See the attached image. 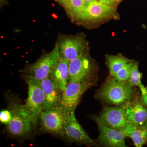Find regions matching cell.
<instances>
[{
  "label": "cell",
  "instance_id": "obj_24",
  "mask_svg": "<svg viewBox=\"0 0 147 147\" xmlns=\"http://www.w3.org/2000/svg\"><path fill=\"white\" fill-rule=\"evenodd\" d=\"M83 1L85 3L87 6H88L92 3L98 1V0H83Z\"/></svg>",
  "mask_w": 147,
  "mask_h": 147
},
{
  "label": "cell",
  "instance_id": "obj_11",
  "mask_svg": "<svg viewBox=\"0 0 147 147\" xmlns=\"http://www.w3.org/2000/svg\"><path fill=\"white\" fill-rule=\"evenodd\" d=\"M94 119L98 125L99 134L98 142L106 147H126V136L121 130L111 128L102 123L95 116Z\"/></svg>",
  "mask_w": 147,
  "mask_h": 147
},
{
  "label": "cell",
  "instance_id": "obj_27",
  "mask_svg": "<svg viewBox=\"0 0 147 147\" xmlns=\"http://www.w3.org/2000/svg\"><path fill=\"white\" fill-rule=\"evenodd\" d=\"M56 1H59V0H56Z\"/></svg>",
  "mask_w": 147,
  "mask_h": 147
},
{
  "label": "cell",
  "instance_id": "obj_9",
  "mask_svg": "<svg viewBox=\"0 0 147 147\" xmlns=\"http://www.w3.org/2000/svg\"><path fill=\"white\" fill-rule=\"evenodd\" d=\"M125 111L126 103L119 107H105L99 117H95L106 126L121 130L129 123Z\"/></svg>",
  "mask_w": 147,
  "mask_h": 147
},
{
  "label": "cell",
  "instance_id": "obj_12",
  "mask_svg": "<svg viewBox=\"0 0 147 147\" xmlns=\"http://www.w3.org/2000/svg\"><path fill=\"white\" fill-rule=\"evenodd\" d=\"M65 134L72 142L89 146H96L95 140L89 137L77 121L75 110L68 116L64 125Z\"/></svg>",
  "mask_w": 147,
  "mask_h": 147
},
{
  "label": "cell",
  "instance_id": "obj_4",
  "mask_svg": "<svg viewBox=\"0 0 147 147\" xmlns=\"http://www.w3.org/2000/svg\"><path fill=\"white\" fill-rule=\"evenodd\" d=\"M59 58V47L56 44L50 53L43 55L35 63L29 65L26 70L27 73L41 82L49 76Z\"/></svg>",
  "mask_w": 147,
  "mask_h": 147
},
{
  "label": "cell",
  "instance_id": "obj_25",
  "mask_svg": "<svg viewBox=\"0 0 147 147\" xmlns=\"http://www.w3.org/2000/svg\"><path fill=\"white\" fill-rule=\"evenodd\" d=\"M122 1V0H115V1Z\"/></svg>",
  "mask_w": 147,
  "mask_h": 147
},
{
  "label": "cell",
  "instance_id": "obj_18",
  "mask_svg": "<svg viewBox=\"0 0 147 147\" xmlns=\"http://www.w3.org/2000/svg\"><path fill=\"white\" fill-rule=\"evenodd\" d=\"M106 59V64L110 75L113 76L127 64L132 62L120 54L118 55H107Z\"/></svg>",
  "mask_w": 147,
  "mask_h": 147
},
{
  "label": "cell",
  "instance_id": "obj_5",
  "mask_svg": "<svg viewBox=\"0 0 147 147\" xmlns=\"http://www.w3.org/2000/svg\"><path fill=\"white\" fill-rule=\"evenodd\" d=\"M60 56L69 61L83 55L86 46L84 36L81 35L60 36L57 42Z\"/></svg>",
  "mask_w": 147,
  "mask_h": 147
},
{
  "label": "cell",
  "instance_id": "obj_15",
  "mask_svg": "<svg viewBox=\"0 0 147 147\" xmlns=\"http://www.w3.org/2000/svg\"><path fill=\"white\" fill-rule=\"evenodd\" d=\"M40 82L45 94L43 110H49L59 105L62 96L61 91L55 86L49 76Z\"/></svg>",
  "mask_w": 147,
  "mask_h": 147
},
{
  "label": "cell",
  "instance_id": "obj_8",
  "mask_svg": "<svg viewBox=\"0 0 147 147\" xmlns=\"http://www.w3.org/2000/svg\"><path fill=\"white\" fill-rule=\"evenodd\" d=\"M69 69V82H91L93 67L91 61L85 53L70 61Z\"/></svg>",
  "mask_w": 147,
  "mask_h": 147
},
{
  "label": "cell",
  "instance_id": "obj_3",
  "mask_svg": "<svg viewBox=\"0 0 147 147\" xmlns=\"http://www.w3.org/2000/svg\"><path fill=\"white\" fill-rule=\"evenodd\" d=\"M69 114L60 105L42 112L40 115L45 131L60 135L65 134L64 125Z\"/></svg>",
  "mask_w": 147,
  "mask_h": 147
},
{
  "label": "cell",
  "instance_id": "obj_1",
  "mask_svg": "<svg viewBox=\"0 0 147 147\" xmlns=\"http://www.w3.org/2000/svg\"><path fill=\"white\" fill-rule=\"evenodd\" d=\"M135 91L128 82H120L109 77L98 92L99 98L108 104L122 105L134 97Z\"/></svg>",
  "mask_w": 147,
  "mask_h": 147
},
{
  "label": "cell",
  "instance_id": "obj_22",
  "mask_svg": "<svg viewBox=\"0 0 147 147\" xmlns=\"http://www.w3.org/2000/svg\"><path fill=\"white\" fill-rule=\"evenodd\" d=\"M98 1L102 3L113 8H114L115 2H116L115 0H98Z\"/></svg>",
  "mask_w": 147,
  "mask_h": 147
},
{
  "label": "cell",
  "instance_id": "obj_10",
  "mask_svg": "<svg viewBox=\"0 0 147 147\" xmlns=\"http://www.w3.org/2000/svg\"><path fill=\"white\" fill-rule=\"evenodd\" d=\"M115 15L114 8L97 1L87 6L76 21L86 24L94 23Z\"/></svg>",
  "mask_w": 147,
  "mask_h": 147
},
{
  "label": "cell",
  "instance_id": "obj_21",
  "mask_svg": "<svg viewBox=\"0 0 147 147\" xmlns=\"http://www.w3.org/2000/svg\"><path fill=\"white\" fill-rule=\"evenodd\" d=\"M12 117L10 110H4L0 112V121L1 123L8 124L12 119Z\"/></svg>",
  "mask_w": 147,
  "mask_h": 147
},
{
  "label": "cell",
  "instance_id": "obj_13",
  "mask_svg": "<svg viewBox=\"0 0 147 147\" xmlns=\"http://www.w3.org/2000/svg\"><path fill=\"white\" fill-rule=\"evenodd\" d=\"M125 113L129 123L138 126L147 125V106L141 98H134L127 102Z\"/></svg>",
  "mask_w": 147,
  "mask_h": 147
},
{
  "label": "cell",
  "instance_id": "obj_20",
  "mask_svg": "<svg viewBox=\"0 0 147 147\" xmlns=\"http://www.w3.org/2000/svg\"><path fill=\"white\" fill-rule=\"evenodd\" d=\"M134 63H129L116 73L113 77L120 82H128L131 75V70Z\"/></svg>",
  "mask_w": 147,
  "mask_h": 147
},
{
  "label": "cell",
  "instance_id": "obj_17",
  "mask_svg": "<svg viewBox=\"0 0 147 147\" xmlns=\"http://www.w3.org/2000/svg\"><path fill=\"white\" fill-rule=\"evenodd\" d=\"M71 20L76 21L87 6L83 0H59Z\"/></svg>",
  "mask_w": 147,
  "mask_h": 147
},
{
  "label": "cell",
  "instance_id": "obj_14",
  "mask_svg": "<svg viewBox=\"0 0 147 147\" xmlns=\"http://www.w3.org/2000/svg\"><path fill=\"white\" fill-rule=\"evenodd\" d=\"M69 62L60 56L59 61L49 76L55 86L63 92L65 91L67 86Z\"/></svg>",
  "mask_w": 147,
  "mask_h": 147
},
{
  "label": "cell",
  "instance_id": "obj_19",
  "mask_svg": "<svg viewBox=\"0 0 147 147\" xmlns=\"http://www.w3.org/2000/svg\"><path fill=\"white\" fill-rule=\"evenodd\" d=\"M142 77V74L139 72L138 64L135 63L132 67L131 75L128 82L132 86L138 87L141 91L142 95H144L147 92V88L142 84L141 81Z\"/></svg>",
  "mask_w": 147,
  "mask_h": 147
},
{
  "label": "cell",
  "instance_id": "obj_6",
  "mask_svg": "<svg viewBox=\"0 0 147 147\" xmlns=\"http://www.w3.org/2000/svg\"><path fill=\"white\" fill-rule=\"evenodd\" d=\"M91 82H69L66 89L63 92L60 106L68 114L74 111L82 95L92 86Z\"/></svg>",
  "mask_w": 147,
  "mask_h": 147
},
{
  "label": "cell",
  "instance_id": "obj_2",
  "mask_svg": "<svg viewBox=\"0 0 147 147\" xmlns=\"http://www.w3.org/2000/svg\"><path fill=\"white\" fill-rule=\"evenodd\" d=\"M26 81L28 86V97L24 109L30 119L32 123L36 124L38 119L43 110L45 94L41 82L34 76L27 74Z\"/></svg>",
  "mask_w": 147,
  "mask_h": 147
},
{
  "label": "cell",
  "instance_id": "obj_26",
  "mask_svg": "<svg viewBox=\"0 0 147 147\" xmlns=\"http://www.w3.org/2000/svg\"><path fill=\"white\" fill-rule=\"evenodd\" d=\"M5 0H1V1H4Z\"/></svg>",
  "mask_w": 147,
  "mask_h": 147
},
{
  "label": "cell",
  "instance_id": "obj_7",
  "mask_svg": "<svg viewBox=\"0 0 147 147\" xmlns=\"http://www.w3.org/2000/svg\"><path fill=\"white\" fill-rule=\"evenodd\" d=\"M12 119L7 124L9 132L16 136H21L31 131L32 122L23 105L13 103L10 107Z\"/></svg>",
  "mask_w": 147,
  "mask_h": 147
},
{
  "label": "cell",
  "instance_id": "obj_16",
  "mask_svg": "<svg viewBox=\"0 0 147 147\" xmlns=\"http://www.w3.org/2000/svg\"><path fill=\"white\" fill-rule=\"evenodd\" d=\"M126 137L131 139L136 147H142L147 144V125H138L129 123L122 129Z\"/></svg>",
  "mask_w": 147,
  "mask_h": 147
},
{
  "label": "cell",
  "instance_id": "obj_23",
  "mask_svg": "<svg viewBox=\"0 0 147 147\" xmlns=\"http://www.w3.org/2000/svg\"><path fill=\"white\" fill-rule=\"evenodd\" d=\"M141 100H142V102L144 103L145 105L147 106V92L146 94L142 95V97H141Z\"/></svg>",
  "mask_w": 147,
  "mask_h": 147
}]
</instances>
